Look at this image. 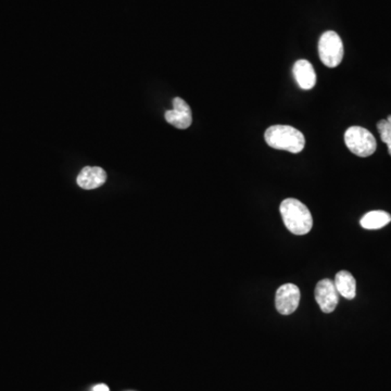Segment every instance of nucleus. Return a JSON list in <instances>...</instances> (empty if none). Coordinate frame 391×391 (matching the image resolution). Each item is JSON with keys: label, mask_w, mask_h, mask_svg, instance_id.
<instances>
[{"label": "nucleus", "mask_w": 391, "mask_h": 391, "mask_svg": "<svg viewBox=\"0 0 391 391\" xmlns=\"http://www.w3.org/2000/svg\"><path fill=\"white\" fill-rule=\"evenodd\" d=\"M283 222L292 234H308L313 226V217L307 206L294 198H287L279 208Z\"/></svg>", "instance_id": "nucleus-1"}, {"label": "nucleus", "mask_w": 391, "mask_h": 391, "mask_svg": "<svg viewBox=\"0 0 391 391\" xmlns=\"http://www.w3.org/2000/svg\"><path fill=\"white\" fill-rule=\"evenodd\" d=\"M265 140L273 149L299 153L304 149V135L289 125H273L265 131Z\"/></svg>", "instance_id": "nucleus-2"}, {"label": "nucleus", "mask_w": 391, "mask_h": 391, "mask_svg": "<svg viewBox=\"0 0 391 391\" xmlns=\"http://www.w3.org/2000/svg\"><path fill=\"white\" fill-rule=\"evenodd\" d=\"M344 142L348 149L358 157H369L376 151V140L374 135L364 127H349L344 133Z\"/></svg>", "instance_id": "nucleus-3"}, {"label": "nucleus", "mask_w": 391, "mask_h": 391, "mask_svg": "<svg viewBox=\"0 0 391 391\" xmlns=\"http://www.w3.org/2000/svg\"><path fill=\"white\" fill-rule=\"evenodd\" d=\"M319 56L327 67H336L344 59V44L342 38L334 31L322 34L319 42Z\"/></svg>", "instance_id": "nucleus-4"}, {"label": "nucleus", "mask_w": 391, "mask_h": 391, "mask_svg": "<svg viewBox=\"0 0 391 391\" xmlns=\"http://www.w3.org/2000/svg\"><path fill=\"white\" fill-rule=\"evenodd\" d=\"M300 289L294 284H285L277 289L275 296V307L282 315L294 313L300 302Z\"/></svg>", "instance_id": "nucleus-5"}, {"label": "nucleus", "mask_w": 391, "mask_h": 391, "mask_svg": "<svg viewBox=\"0 0 391 391\" xmlns=\"http://www.w3.org/2000/svg\"><path fill=\"white\" fill-rule=\"evenodd\" d=\"M315 300L319 309L324 313L334 312L339 301V294L335 283L328 278L319 281L315 287Z\"/></svg>", "instance_id": "nucleus-6"}, {"label": "nucleus", "mask_w": 391, "mask_h": 391, "mask_svg": "<svg viewBox=\"0 0 391 391\" xmlns=\"http://www.w3.org/2000/svg\"><path fill=\"white\" fill-rule=\"evenodd\" d=\"M165 120L178 130H186L192 125V115L188 103L182 98L176 97L173 100V109L167 110L165 115Z\"/></svg>", "instance_id": "nucleus-7"}, {"label": "nucleus", "mask_w": 391, "mask_h": 391, "mask_svg": "<svg viewBox=\"0 0 391 391\" xmlns=\"http://www.w3.org/2000/svg\"><path fill=\"white\" fill-rule=\"evenodd\" d=\"M107 181V173L99 167H85L78 174L76 183L83 190H96Z\"/></svg>", "instance_id": "nucleus-8"}, {"label": "nucleus", "mask_w": 391, "mask_h": 391, "mask_svg": "<svg viewBox=\"0 0 391 391\" xmlns=\"http://www.w3.org/2000/svg\"><path fill=\"white\" fill-rule=\"evenodd\" d=\"M294 80L299 85V88L304 90H312L317 84V73L314 71L313 65L308 60L297 61L294 65Z\"/></svg>", "instance_id": "nucleus-9"}, {"label": "nucleus", "mask_w": 391, "mask_h": 391, "mask_svg": "<svg viewBox=\"0 0 391 391\" xmlns=\"http://www.w3.org/2000/svg\"><path fill=\"white\" fill-rule=\"evenodd\" d=\"M335 286L340 296L346 299H354L356 294V283L351 273L348 271L338 272L335 277Z\"/></svg>", "instance_id": "nucleus-10"}, {"label": "nucleus", "mask_w": 391, "mask_h": 391, "mask_svg": "<svg viewBox=\"0 0 391 391\" xmlns=\"http://www.w3.org/2000/svg\"><path fill=\"white\" fill-rule=\"evenodd\" d=\"M390 222L391 215L388 212L377 210V211L369 212L364 215L360 221V224L365 229H379L386 226Z\"/></svg>", "instance_id": "nucleus-11"}, {"label": "nucleus", "mask_w": 391, "mask_h": 391, "mask_svg": "<svg viewBox=\"0 0 391 391\" xmlns=\"http://www.w3.org/2000/svg\"><path fill=\"white\" fill-rule=\"evenodd\" d=\"M377 131L381 135V142L388 146L389 155L391 156V115L386 120H381L377 123Z\"/></svg>", "instance_id": "nucleus-12"}, {"label": "nucleus", "mask_w": 391, "mask_h": 391, "mask_svg": "<svg viewBox=\"0 0 391 391\" xmlns=\"http://www.w3.org/2000/svg\"><path fill=\"white\" fill-rule=\"evenodd\" d=\"M92 391H110L109 388H108L107 385L105 384H99L96 385L94 388H92Z\"/></svg>", "instance_id": "nucleus-13"}]
</instances>
